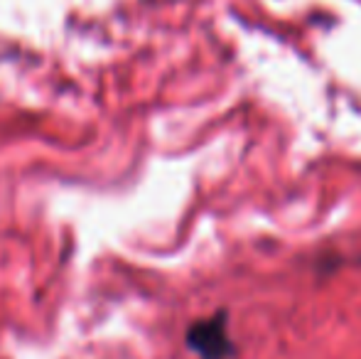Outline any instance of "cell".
Listing matches in <instances>:
<instances>
[{"label":"cell","instance_id":"1","mask_svg":"<svg viewBox=\"0 0 361 359\" xmlns=\"http://www.w3.org/2000/svg\"><path fill=\"white\" fill-rule=\"evenodd\" d=\"M187 350L200 359H233L236 345L228 335V312L216 310L214 315L192 322L185 332Z\"/></svg>","mask_w":361,"mask_h":359}]
</instances>
